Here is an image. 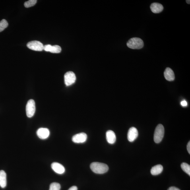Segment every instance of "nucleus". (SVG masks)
Listing matches in <instances>:
<instances>
[{
  "label": "nucleus",
  "instance_id": "nucleus-8",
  "mask_svg": "<svg viewBox=\"0 0 190 190\" xmlns=\"http://www.w3.org/2000/svg\"><path fill=\"white\" fill-rule=\"evenodd\" d=\"M137 130L135 127H131L130 128L127 133V139L130 142H133L138 136Z\"/></svg>",
  "mask_w": 190,
  "mask_h": 190
},
{
  "label": "nucleus",
  "instance_id": "nucleus-17",
  "mask_svg": "<svg viewBox=\"0 0 190 190\" xmlns=\"http://www.w3.org/2000/svg\"><path fill=\"white\" fill-rule=\"evenodd\" d=\"M181 167L182 170L190 176V166L185 163H183L181 164Z\"/></svg>",
  "mask_w": 190,
  "mask_h": 190
},
{
  "label": "nucleus",
  "instance_id": "nucleus-3",
  "mask_svg": "<svg viewBox=\"0 0 190 190\" xmlns=\"http://www.w3.org/2000/svg\"><path fill=\"white\" fill-rule=\"evenodd\" d=\"M164 126L159 124L157 126L155 130L154 135V142L156 143H159L162 141L164 138Z\"/></svg>",
  "mask_w": 190,
  "mask_h": 190
},
{
  "label": "nucleus",
  "instance_id": "nucleus-6",
  "mask_svg": "<svg viewBox=\"0 0 190 190\" xmlns=\"http://www.w3.org/2000/svg\"><path fill=\"white\" fill-rule=\"evenodd\" d=\"M76 80V75L73 72H68L65 74V83L67 86L71 85L75 82Z\"/></svg>",
  "mask_w": 190,
  "mask_h": 190
},
{
  "label": "nucleus",
  "instance_id": "nucleus-2",
  "mask_svg": "<svg viewBox=\"0 0 190 190\" xmlns=\"http://www.w3.org/2000/svg\"><path fill=\"white\" fill-rule=\"evenodd\" d=\"M144 42L141 38H133L130 39L127 43V45L130 48L139 49L144 47Z\"/></svg>",
  "mask_w": 190,
  "mask_h": 190
},
{
  "label": "nucleus",
  "instance_id": "nucleus-11",
  "mask_svg": "<svg viewBox=\"0 0 190 190\" xmlns=\"http://www.w3.org/2000/svg\"><path fill=\"white\" fill-rule=\"evenodd\" d=\"M51 167L55 173L59 174H63L65 172V167L59 163L54 162L51 164Z\"/></svg>",
  "mask_w": 190,
  "mask_h": 190
},
{
  "label": "nucleus",
  "instance_id": "nucleus-16",
  "mask_svg": "<svg viewBox=\"0 0 190 190\" xmlns=\"http://www.w3.org/2000/svg\"><path fill=\"white\" fill-rule=\"evenodd\" d=\"M163 170V166L161 165L158 164L152 167L151 170V173L152 175H157L161 173Z\"/></svg>",
  "mask_w": 190,
  "mask_h": 190
},
{
  "label": "nucleus",
  "instance_id": "nucleus-24",
  "mask_svg": "<svg viewBox=\"0 0 190 190\" xmlns=\"http://www.w3.org/2000/svg\"><path fill=\"white\" fill-rule=\"evenodd\" d=\"M68 190H78V188L76 186H73L69 188Z\"/></svg>",
  "mask_w": 190,
  "mask_h": 190
},
{
  "label": "nucleus",
  "instance_id": "nucleus-22",
  "mask_svg": "<svg viewBox=\"0 0 190 190\" xmlns=\"http://www.w3.org/2000/svg\"><path fill=\"white\" fill-rule=\"evenodd\" d=\"M168 190H180L178 188L175 187H171L169 188Z\"/></svg>",
  "mask_w": 190,
  "mask_h": 190
},
{
  "label": "nucleus",
  "instance_id": "nucleus-23",
  "mask_svg": "<svg viewBox=\"0 0 190 190\" xmlns=\"http://www.w3.org/2000/svg\"><path fill=\"white\" fill-rule=\"evenodd\" d=\"M187 149L188 152L189 154H190V142L189 141L187 144Z\"/></svg>",
  "mask_w": 190,
  "mask_h": 190
},
{
  "label": "nucleus",
  "instance_id": "nucleus-9",
  "mask_svg": "<svg viewBox=\"0 0 190 190\" xmlns=\"http://www.w3.org/2000/svg\"><path fill=\"white\" fill-rule=\"evenodd\" d=\"M37 136L42 139H47L50 135V131L48 129L45 128H40L36 132Z\"/></svg>",
  "mask_w": 190,
  "mask_h": 190
},
{
  "label": "nucleus",
  "instance_id": "nucleus-7",
  "mask_svg": "<svg viewBox=\"0 0 190 190\" xmlns=\"http://www.w3.org/2000/svg\"><path fill=\"white\" fill-rule=\"evenodd\" d=\"M87 138V135L85 133H82L74 135L72 138V140L75 143H81L85 142Z\"/></svg>",
  "mask_w": 190,
  "mask_h": 190
},
{
  "label": "nucleus",
  "instance_id": "nucleus-10",
  "mask_svg": "<svg viewBox=\"0 0 190 190\" xmlns=\"http://www.w3.org/2000/svg\"><path fill=\"white\" fill-rule=\"evenodd\" d=\"M47 52H50L53 53H59L61 52V48L58 45H51L47 44L44 46V49Z\"/></svg>",
  "mask_w": 190,
  "mask_h": 190
},
{
  "label": "nucleus",
  "instance_id": "nucleus-14",
  "mask_svg": "<svg viewBox=\"0 0 190 190\" xmlns=\"http://www.w3.org/2000/svg\"><path fill=\"white\" fill-rule=\"evenodd\" d=\"M106 137L107 141L109 144H114L116 141V136L114 132L112 130H109L106 132Z\"/></svg>",
  "mask_w": 190,
  "mask_h": 190
},
{
  "label": "nucleus",
  "instance_id": "nucleus-4",
  "mask_svg": "<svg viewBox=\"0 0 190 190\" xmlns=\"http://www.w3.org/2000/svg\"><path fill=\"white\" fill-rule=\"evenodd\" d=\"M36 111L35 103L34 100H30L28 101L26 105V115L29 118L33 116Z\"/></svg>",
  "mask_w": 190,
  "mask_h": 190
},
{
  "label": "nucleus",
  "instance_id": "nucleus-21",
  "mask_svg": "<svg viewBox=\"0 0 190 190\" xmlns=\"http://www.w3.org/2000/svg\"><path fill=\"white\" fill-rule=\"evenodd\" d=\"M181 104L183 106H187V103L186 101L183 100L181 102Z\"/></svg>",
  "mask_w": 190,
  "mask_h": 190
},
{
  "label": "nucleus",
  "instance_id": "nucleus-18",
  "mask_svg": "<svg viewBox=\"0 0 190 190\" xmlns=\"http://www.w3.org/2000/svg\"><path fill=\"white\" fill-rule=\"evenodd\" d=\"M8 26V23L7 20L3 19L0 21V32H2Z\"/></svg>",
  "mask_w": 190,
  "mask_h": 190
},
{
  "label": "nucleus",
  "instance_id": "nucleus-1",
  "mask_svg": "<svg viewBox=\"0 0 190 190\" xmlns=\"http://www.w3.org/2000/svg\"><path fill=\"white\" fill-rule=\"evenodd\" d=\"M90 168L94 173L98 174H103L108 171L109 168L106 164L103 163L95 162L90 165Z\"/></svg>",
  "mask_w": 190,
  "mask_h": 190
},
{
  "label": "nucleus",
  "instance_id": "nucleus-12",
  "mask_svg": "<svg viewBox=\"0 0 190 190\" xmlns=\"http://www.w3.org/2000/svg\"><path fill=\"white\" fill-rule=\"evenodd\" d=\"M165 78L168 81H173L175 80V76L174 72L170 68L167 67L164 72Z\"/></svg>",
  "mask_w": 190,
  "mask_h": 190
},
{
  "label": "nucleus",
  "instance_id": "nucleus-19",
  "mask_svg": "<svg viewBox=\"0 0 190 190\" xmlns=\"http://www.w3.org/2000/svg\"><path fill=\"white\" fill-rule=\"evenodd\" d=\"M60 189L61 185L59 183L53 182L51 184L49 190H60Z\"/></svg>",
  "mask_w": 190,
  "mask_h": 190
},
{
  "label": "nucleus",
  "instance_id": "nucleus-5",
  "mask_svg": "<svg viewBox=\"0 0 190 190\" xmlns=\"http://www.w3.org/2000/svg\"><path fill=\"white\" fill-rule=\"evenodd\" d=\"M27 47L31 50L36 51H42L44 49V45L40 41H31L27 44Z\"/></svg>",
  "mask_w": 190,
  "mask_h": 190
},
{
  "label": "nucleus",
  "instance_id": "nucleus-15",
  "mask_svg": "<svg viewBox=\"0 0 190 190\" xmlns=\"http://www.w3.org/2000/svg\"><path fill=\"white\" fill-rule=\"evenodd\" d=\"M7 185V174L4 170H0V186L5 188Z\"/></svg>",
  "mask_w": 190,
  "mask_h": 190
},
{
  "label": "nucleus",
  "instance_id": "nucleus-25",
  "mask_svg": "<svg viewBox=\"0 0 190 190\" xmlns=\"http://www.w3.org/2000/svg\"><path fill=\"white\" fill-rule=\"evenodd\" d=\"M186 2L187 3H188V4H190V0H187V1H186Z\"/></svg>",
  "mask_w": 190,
  "mask_h": 190
},
{
  "label": "nucleus",
  "instance_id": "nucleus-13",
  "mask_svg": "<svg viewBox=\"0 0 190 190\" xmlns=\"http://www.w3.org/2000/svg\"><path fill=\"white\" fill-rule=\"evenodd\" d=\"M150 9L153 13L155 14L160 13L164 10V8L161 4L154 3L150 5Z\"/></svg>",
  "mask_w": 190,
  "mask_h": 190
},
{
  "label": "nucleus",
  "instance_id": "nucleus-20",
  "mask_svg": "<svg viewBox=\"0 0 190 190\" xmlns=\"http://www.w3.org/2000/svg\"><path fill=\"white\" fill-rule=\"evenodd\" d=\"M37 2L36 0H29L25 2L24 5L26 8L32 7L36 5Z\"/></svg>",
  "mask_w": 190,
  "mask_h": 190
}]
</instances>
